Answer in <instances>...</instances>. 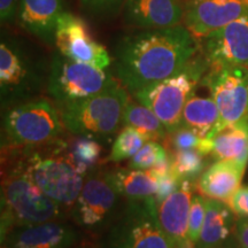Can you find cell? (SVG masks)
Segmentation results:
<instances>
[{"label": "cell", "mask_w": 248, "mask_h": 248, "mask_svg": "<svg viewBox=\"0 0 248 248\" xmlns=\"http://www.w3.org/2000/svg\"><path fill=\"white\" fill-rule=\"evenodd\" d=\"M1 248H12V247H9L8 245H5V244H2V245H1Z\"/></svg>", "instance_id": "obj_37"}, {"label": "cell", "mask_w": 248, "mask_h": 248, "mask_svg": "<svg viewBox=\"0 0 248 248\" xmlns=\"http://www.w3.org/2000/svg\"><path fill=\"white\" fill-rule=\"evenodd\" d=\"M119 83L106 69L55 53L49 69L47 91L59 106L104 92Z\"/></svg>", "instance_id": "obj_8"}, {"label": "cell", "mask_w": 248, "mask_h": 248, "mask_svg": "<svg viewBox=\"0 0 248 248\" xmlns=\"http://www.w3.org/2000/svg\"><path fill=\"white\" fill-rule=\"evenodd\" d=\"M234 215L233 210L224 201L207 198L203 225L194 248L222 246L233 229Z\"/></svg>", "instance_id": "obj_20"}, {"label": "cell", "mask_w": 248, "mask_h": 248, "mask_svg": "<svg viewBox=\"0 0 248 248\" xmlns=\"http://www.w3.org/2000/svg\"><path fill=\"white\" fill-rule=\"evenodd\" d=\"M169 159L167 148L159 141H147L130 159L129 168L139 170H150Z\"/></svg>", "instance_id": "obj_29"}, {"label": "cell", "mask_w": 248, "mask_h": 248, "mask_svg": "<svg viewBox=\"0 0 248 248\" xmlns=\"http://www.w3.org/2000/svg\"><path fill=\"white\" fill-rule=\"evenodd\" d=\"M62 0H18L17 21L23 30L46 43H54Z\"/></svg>", "instance_id": "obj_18"}, {"label": "cell", "mask_w": 248, "mask_h": 248, "mask_svg": "<svg viewBox=\"0 0 248 248\" xmlns=\"http://www.w3.org/2000/svg\"><path fill=\"white\" fill-rule=\"evenodd\" d=\"M64 126L58 109L46 99L11 108L4 119L6 147H31L58 140Z\"/></svg>", "instance_id": "obj_7"}, {"label": "cell", "mask_w": 248, "mask_h": 248, "mask_svg": "<svg viewBox=\"0 0 248 248\" xmlns=\"http://www.w3.org/2000/svg\"><path fill=\"white\" fill-rule=\"evenodd\" d=\"M228 204L238 217H248V185L240 186Z\"/></svg>", "instance_id": "obj_33"}, {"label": "cell", "mask_w": 248, "mask_h": 248, "mask_svg": "<svg viewBox=\"0 0 248 248\" xmlns=\"http://www.w3.org/2000/svg\"><path fill=\"white\" fill-rule=\"evenodd\" d=\"M74 248H90V246H86V245H82V246H76V247H74Z\"/></svg>", "instance_id": "obj_36"}, {"label": "cell", "mask_w": 248, "mask_h": 248, "mask_svg": "<svg viewBox=\"0 0 248 248\" xmlns=\"http://www.w3.org/2000/svg\"><path fill=\"white\" fill-rule=\"evenodd\" d=\"M212 157L216 161L228 160L247 167L248 119L226 126L214 136Z\"/></svg>", "instance_id": "obj_21"}, {"label": "cell", "mask_w": 248, "mask_h": 248, "mask_svg": "<svg viewBox=\"0 0 248 248\" xmlns=\"http://www.w3.org/2000/svg\"><path fill=\"white\" fill-rule=\"evenodd\" d=\"M235 235L240 248H248V217H239L235 223Z\"/></svg>", "instance_id": "obj_35"}, {"label": "cell", "mask_w": 248, "mask_h": 248, "mask_svg": "<svg viewBox=\"0 0 248 248\" xmlns=\"http://www.w3.org/2000/svg\"><path fill=\"white\" fill-rule=\"evenodd\" d=\"M198 51L197 38L183 24L124 36L114 51L116 78L135 94L184 69Z\"/></svg>", "instance_id": "obj_1"}, {"label": "cell", "mask_w": 248, "mask_h": 248, "mask_svg": "<svg viewBox=\"0 0 248 248\" xmlns=\"http://www.w3.org/2000/svg\"><path fill=\"white\" fill-rule=\"evenodd\" d=\"M63 208L45 194L12 160L2 167L1 179V240L17 226L58 221Z\"/></svg>", "instance_id": "obj_2"}, {"label": "cell", "mask_w": 248, "mask_h": 248, "mask_svg": "<svg viewBox=\"0 0 248 248\" xmlns=\"http://www.w3.org/2000/svg\"><path fill=\"white\" fill-rule=\"evenodd\" d=\"M171 160L172 172L181 181L195 182L200 177L206 168L207 155H203L198 150L168 151Z\"/></svg>", "instance_id": "obj_26"}, {"label": "cell", "mask_w": 248, "mask_h": 248, "mask_svg": "<svg viewBox=\"0 0 248 248\" xmlns=\"http://www.w3.org/2000/svg\"><path fill=\"white\" fill-rule=\"evenodd\" d=\"M146 142L147 139L137 130L131 126H123L113 142L106 162L117 163L131 159Z\"/></svg>", "instance_id": "obj_27"}, {"label": "cell", "mask_w": 248, "mask_h": 248, "mask_svg": "<svg viewBox=\"0 0 248 248\" xmlns=\"http://www.w3.org/2000/svg\"><path fill=\"white\" fill-rule=\"evenodd\" d=\"M104 248H173L160 225L155 197L126 200Z\"/></svg>", "instance_id": "obj_6"}, {"label": "cell", "mask_w": 248, "mask_h": 248, "mask_svg": "<svg viewBox=\"0 0 248 248\" xmlns=\"http://www.w3.org/2000/svg\"><path fill=\"white\" fill-rule=\"evenodd\" d=\"M209 63L203 54L195 55L184 69L175 75L136 92L135 98L159 117L171 133L181 126L186 102L194 94L195 88L208 73Z\"/></svg>", "instance_id": "obj_5"}, {"label": "cell", "mask_w": 248, "mask_h": 248, "mask_svg": "<svg viewBox=\"0 0 248 248\" xmlns=\"http://www.w3.org/2000/svg\"><path fill=\"white\" fill-rule=\"evenodd\" d=\"M64 155L83 176L97 169L101 159L102 147L98 139L86 136H74L69 141L63 140Z\"/></svg>", "instance_id": "obj_25"}, {"label": "cell", "mask_w": 248, "mask_h": 248, "mask_svg": "<svg viewBox=\"0 0 248 248\" xmlns=\"http://www.w3.org/2000/svg\"><path fill=\"white\" fill-rule=\"evenodd\" d=\"M123 126L136 129L147 141H166L168 138V131L159 117L138 100L129 99L124 110Z\"/></svg>", "instance_id": "obj_23"}, {"label": "cell", "mask_w": 248, "mask_h": 248, "mask_svg": "<svg viewBox=\"0 0 248 248\" xmlns=\"http://www.w3.org/2000/svg\"><path fill=\"white\" fill-rule=\"evenodd\" d=\"M166 141L169 146L168 151L198 150L203 155L212 154L213 151V139L201 137L198 133L184 126H179L173 132L168 133Z\"/></svg>", "instance_id": "obj_28"}, {"label": "cell", "mask_w": 248, "mask_h": 248, "mask_svg": "<svg viewBox=\"0 0 248 248\" xmlns=\"http://www.w3.org/2000/svg\"><path fill=\"white\" fill-rule=\"evenodd\" d=\"M246 167L228 160H218L208 167L199 177L198 188L206 198L229 203L239 190Z\"/></svg>", "instance_id": "obj_19"}, {"label": "cell", "mask_w": 248, "mask_h": 248, "mask_svg": "<svg viewBox=\"0 0 248 248\" xmlns=\"http://www.w3.org/2000/svg\"><path fill=\"white\" fill-rule=\"evenodd\" d=\"M54 44L58 52L78 62L107 69L111 57L100 43L93 38L83 18L63 12L58 20Z\"/></svg>", "instance_id": "obj_11"}, {"label": "cell", "mask_w": 248, "mask_h": 248, "mask_svg": "<svg viewBox=\"0 0 248 248\" xmlns=\"http://www.w3.org/2000/svg\"><path fill=\"white\" fill-rule=\"evenodd\" d=\"M54 142V141H52ZM46 144L45 151L26 152L14 157L38 187L64 210L73 209L84 184V176L75 169L64 155L63 140Z\"/></svg>", "instance_id": "obj_3"}, {"label": "cell", "mask_w": 248, "mask_h": 248, "mask_svg": "<svg viewBox=\"0 0 248 248\" xmlns=\"http://www.w3.org/2000/svg\"><path fill=\"white\" fill-rule=\"evenodd\" d=\"M201 39L209 68L248 67V13Z\"/></svg>", "instance_id": "obj_12"}, {"label": "cell", "mask_w": 248, "mask_h": 248, "mask_svg": "<svg viewBox=\"0 0 248 248\" xmlns=\"http://www.w3.org/2000/svg\"><path fill=\"white\" fill-rule=\"evenodd\" d=\"M114 173L117 187L126 200H145L156 194L157 178L151 170L129 168Z\"/></svg>", "instance_id": "obj_24"}, {"label": "cell", "mask_w": 248, "mask_h": 248, "mask_svg": "<svg viewBox=\"0 0 248 248\" xmlns=\"http://www.w3.org/2000/svg\"><path fill=\"white\" fill-rule=\"evenodd\" d=\"M206 200L203 195H193L190 210V219H188V237L194 244L200 237L201 229H202L204 215H206Z\"/></svg>", "instance_id": "obj_30"}, {"label": "cell", "mask_w": 248, "mask_h": 248, "mask_svg": "<svg viewBox=\"0 0 248 248\" xmlns=\"http://www.w3.org/2000/svg\"><path fill=\"white\" fill-rule=\"evenodd\" d=\"M121 197L115 173L92 170L85 176L82 191L70 210L71 218L79 228L97 231L115 219Z\"/></svg>", "instance_id": "obj_9"}, {"label": "cell", "mask_w": 248, "mask_h": 248, "mask_svg": "<svg viewBox=\"0 0 248 248\" xmlns=\"http://www.w3.org/2000/svg\"><path fill=\"white\" fill-rule=\"evenodd\" d=\"M186 0H126L124 20L144 29H164L183 22Z\"/></svg>", "instance_id": "obj_16"}, {"label": "cell", "mask_w": 248, "mask_h": 248, "mask_svg": "<svg viewBox=\"0 0 248 248\" xmlns=\"http://www.w3.org/2000/svg\"><path fill=\"white\" fill-rule=\"evenodd\" d=\"M128 90L119 82L104 92L62 105L61 119L73 136L108 139L123 125Z\"/></svg>", "instance_id": "obj_4"}, {"label": "cell", "mask_w": 248, "mask_h": 248, "mask_svg": "<svg viewBox=\"0 0 248 248\" xmlns=\"http://www.w3.org/2000/svg\"><path fill=\"white\" fill-rule=\"evenodd\" d=\"M181 183V179L176 177L172 171L157 177V192L155 194V201H156L157 206H160L164 200L175 193Z\"/></svg>", "instance_id": "obj_32"}, {"label": "cell", "mask_w": 248, "mask_h": 248, "mask_svg": "<svg viewBox=\"0 0 248 248\" xmlns=\"http://www.w3.org/2000/svg\"><path fill=\"white\" fill-rule=\"evenodd\" d=\"M194 182L182 181L175 193L157 206L161 228L173 248H194L188 237V219Z\"/></svg>", "instance_id": "obj_14"}, {"label": "cell", "mask_w": 248, "mask_h": 248, "mask_svg": "<svg viewBox=\"0 0 248 248\" xmlns=\"http://www.w3.org/2000/svg\"><path fill=\"white\" fill-rule=\"evenodd\" d=\"M32 66L21 48L2 38L0 44V88L2 99L23 97L35 84Z\"/></svg>", "instance_id": "obj_17"}, {"label": "cell", "mask_w": 248, "mask_h": 248, "mask_svg": "<svg viewBox=\"0 0 248 248\" xmlns=\"http://www.w3.org/2000/svg\"><path fill=\"white\" fill-rule=\"evenodd\" d=\"M202 83L208 86L218 108L219 120L214 136L248 119V67L209 68Z\"/></svg>", "instance_id": "obj_10"}, {"label": "cell", "mask_w": 248, "mask_h": 248, "mask_svg": "<svg viewBox=\"0 0 248 248\" xmlns=\"http://www.w3.org/2000/svg\"><path fill=\"white\" fill-rule=\"evenodd\" d=\"M218 120V108L214 99L193 94L183 109L181 126L192 130L203 138L213 139Z\"/></svg>", "instance_id": "obj_22"}, {"label": "cell", "mask_w": 248, "mask_h": 248, "mask_svg": "<svg viewBox=\"0 0 248 248\" xmlns=\"http://www.w3.org/2000/svg\"><path fill=\"white\" fill-rule=\"evenodd\" d=\"M80 5L86 12L97 16H108L124 7L126 0H79Z\"/></svg>", "instance_id": "obj_31"}, {"label": "cell", "mask_w": 248, "mask_h": 248, "mask_svg": "<svg viewBox=\"0 0 248 248\" xmlns=\"http://www.w3.org/2000/svg\"><path fill=\"white\" fill-rule=\"evenodd\" d=\"M18 0H0V18L2 23H12L17 17Z\"/></svg>", "instance_id": "obj_34"}, {"label": "cell", "mask_w": 248, "mask_h": 248, "mask_svg": "<svg viewBox=\"0 0 248 248\" xmlns=\"http://www.w3.org/2000/svg\"><path fill=\"white\" fill-rule=\"evenodd\" d=\"M248 13V0H186L183 26L197 39Z\"/></svg>", "instance_id": "obj_13"}, {"label": "cell", "mask_w": 248, "mask_h": 248, "mask_svg": "<svg viewBox=\"0 0 248 248\" xmlns=\"http://www.w3.org/2000/svg\"><path fill=\"white\" fill-rule=\"evenodd\" d=\"M78 239V232L73 226L58 219L17 226L1 241L12 248H74Z\"/></svg>", "instance_id": "obj_15"}]
</instances>
